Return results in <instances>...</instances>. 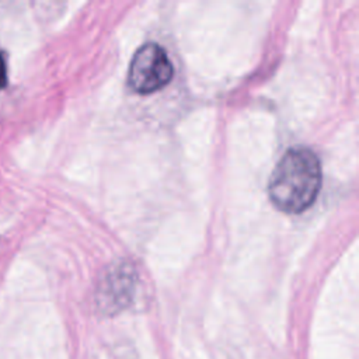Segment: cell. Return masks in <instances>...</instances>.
<instances>
[{"mask_svg":"<svg viewBox=\"0 0 359 359\" xmlns=\"http://www.w3.org/2000/svg\"><path fill=\"white\" fill-rule=\"evenodd\" d=\"M321 181L318 157L307 147H292L276 163L269 177L268 194L279 210L300 213L316 201Z\"/></svg>","mask_w":359,"mask_h":359,"instance_id":"6da1fadb","label":"cell"},{"mask_svg":"<svg viewBox=\"0 0 359 359\" xmlns=\"http://www.w3.org/2000/svg\"><path fill=\"white\" fill-rule=\"evenodd\" d=\"M174 74L172 63L163 46L154 42L142 45L133 55L128 83L139 94H150L170 83Z\"/></svg>","mask_w":359,"mask_h":359,"instance_id":"7a4b0ae2","label":"cell"},{"mask_svg":"<svg viewBox=\"0 0 359 359\" xmlns=\"http://www.w3.org/2000/svg\"><path fill=\"white\" fill-rule=\"evenodd\" d=\"M7 86V67L3 53L0 52V90Z\"/></svg>","mask_w":359,"mask_h":359,"instance_id":"3957f363","label":"cell"}]
</instances>
